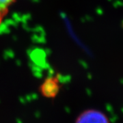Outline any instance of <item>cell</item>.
Here are the masks:
<instances>
[{"label": "cell", "instance_id": "obj_1", "mask_svg": "<svg viewBox=\"0 0 123 123\" xmlns=\"http://www.w3.org/2000/svg\"><path fill=\"white\" fill-rule=\"evenodd\" d=\"M75 123H110L108 116L100 110H84L76 119Z\"/></svg>", "mask_w": 123, "mask_h": 123}, {"label": "cell", "instance_id": "obj_2", "mask_svg": "<svg viewBox=\"0 0 123 123\" xmlns=\"http://www.w3.org/2000/svg\"><path fill=\"white\" fill-rule=\"evenodd\" d=\"M60 90V81L58 77H49L44 79L40 85L39 91L41 94L47 98H54Z\"/></svg>", "mask_w": 123, "mask_h": 123}, {"label": "cell", "instance_id": "obj_3", "mask_svg": "<svg viewBox=\"0 0 123 123\" xmlns=\"http://www.w3.org/2000/svg\"><path fill=\"white\" fill-rule=\"evenodd\" d=\"M15 1V0H0V23L6 15L8 8Z\"/></svg>", "mask_w": 123, "mask_h": 123}]
</instances>
